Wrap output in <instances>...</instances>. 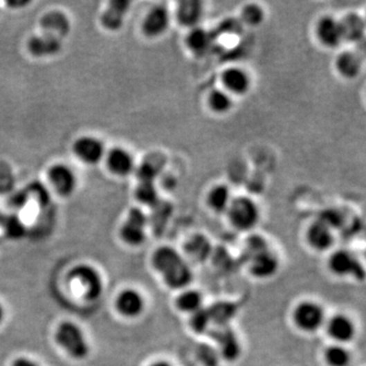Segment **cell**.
<instances>
[{"instance_id": "cell-29", "label": "cell", "mask_w": 366, "mask_h": 366, "mask_svg": "<svg viewBox=\"0 0 366 366\" xmlns=\"http://www.w3.org/2000/svg\"><path fill=\"white\" fill-rule=\"evenodd\" d=\"M336 66L340 75L346 79H353L360 73L361 60L359 56L353 52H344L338 57Z\"/></svg>"}, {"instance_id": "cell-15", "label": "cell", "mask_w": 366, "mask_h": 366, "mask_svg": "<svg viewBox=\"0 0 366 366\" xmlns=\"http://www.w3.org/2000/svg\"><path fill=\"white\" fill-rule=\"evenodd\" d=\"M170 24V16L165 6H155L147 15L143 24V31L150 38L165 33Z\"/></svg>"}, {"instance_id": "cell-35", "label": "cell", "mask_w": 366, "mask_h": 366, "mask_svg": "<svg viewBox=\"0 0 366 366\" xmlns=\"http://www.w3.org/2000/svg\"><path fill=\"white\" fill-rule=\"evenodd\" d=\"M190 328L198 335L209 332L210 328L213 326L209 311L205 307H201L196 313L190 315Z\"/></svg>"}, {"instance_id": "cell-3", "label": "cell", "mask_w": 366, "mask_h": 366, "mask_svg": "<svg viewBox=\"0 0 366 366\" xmlns=\"http://www.w3.org/2000/svg\"><path fill=\"white\" fill-rule=\"evenodd\" d=\"M56 343L75 359L88 356L89 345L83 331L71 322L60 324L55 333Z\"/></svg>"}, {"instance_id": "cell-31", "label": "cell", "mask_w": 366, "mask_h": 366, "mask_svg": "<svg viewBox=\"0 0 366 366\" xmlns=\"http://www.w3.org/2000/svg\"><path fill=\"white\" fill-rule=\"evenodd\" d=\"M0 227L8 238L14 240L23 238L27 231L23 221L15 214H8V215L2 214L0 218Z\"/></svg>"}, {"instance_id": "cell-37", "label": "cell", "mask_w": 366, "mask_h": 366, "mask_svg": "<svg viewBox=\"0 0 366 366\" xmlns=\"http://www.w3.org/2000/svg\"><path fill=\"white\" fill-rule=\"evenodd\" d=\"M318 220L333 231L343 226L344 217L341 212L338 211V210L331 209L322 212Z\"/></svg>"}, {"instance_id": "cell-17", "label": "cell", "mask_w": 366, "mask_h": 366, "mask_svg": "<svg viewBox=\"0 0 366 366\" xmlns=\"http://www.w3.org/2000/svg\"><path fill=\"white\" fill-rule=\"evenodd\" d=\"M28 48L36 57H51L62 51V40L51 35L42 33L30 39Z\"/></svg>"}, {"instance_id": "cell-39", "label": "cell", "mask_w": 366, "mask_h": 366, "mask_svg": "<svg viewBox=\"0 0 366 366\" xmlns=\"http://www.w3.org/2000/svg\"><path fill=\"white\" fill-rule=\"evenodd\" d=\"M29 190L35 196L40 205H47L49 203V194L46 188L42 184L33 183L29 186Z\"/></svg>"}, {"instance_id": "cell-21", "label": "cell", "mask_w": 366, "mask_h": 366, "mask_svg": "<svg viewBox=\"0 0 366 366\" xmlns=\"http://www.w3.org/2000/svg\"><path fill=\"white\" fill-rule=\"evenodd\" d=\"M222 82L227 93L244 95L250 86V80L248 73L237 67H231L223 73Z\"/></svg>"}, {"instance_id": "cell-4", "label": "cell", "mask_w": 366, "mask_h": 366, "mask_svg": "<svg viewBox=\"0 0 366 366\" xmlns=\"http://www.w3.org/2000/svg\"><path fill=\"white\" fill-rule=\"evenodd\" d=\"M324 311L320 303L313 300L301 301L292 313L296 328L303 333H315L324 324Z\"/></svg>"}, {"instance_id": "cell-9", "label": "cell", "mask_w": 366, "mask_h": 366, "mask_svg": "<svg viewBox=\"0 0 366 366\" xmlns=\"http://www.w3.org/2000/svg\"><path fill=\"white\" fill-rule=\"evenodd\" d=\"M213 339L215 340L220 358L233 363L238 359L241 353L239 341L235 333L227 327H216L213 331Z\"/></svg>"}, {"instance_id": "cell-16", "label": "cell", "mask_w": 366, "mask_h": 366, "mask_svg": "<svg viewBox=\"0 0 366 366\" xmlns=\"http://www.w3.org/2000/svg\"><path fill=\"white\" fill-rule=\"evenodd\" d=\"M318 40L324 46L333 48L343 42L340 21L331 17H324L318 21L316 27Z\"/></svg>"}, {"instance_id": "cell-40", "label": "cell", "mask_w": 366, "mask_h": 366, "mask_svg": "<svg viewBox=\"0 0 366 366\" xmlns=\"http://www.w3.org/2000/svg\"><path fill=\"white\" fill-rule=\"evenodd\" d=\"M28 199H29V194L27 192H17L10 200V205L14 209H21L27 205Z\"/></svg>"}, {"instance_id": "cell-41", "label": "cell", "mask_w": 366, "mask_h": 366, "mask_svg": "<svg viewBox=\"0 0 366 366\" xmlns=\"http://www.w3.org/2000/svg\"><path fill=\"white\" fill-rule=\"evenodd\" d=\"M12 366H38L36 363H34L31 359L28 358H19L15 361Z\"/></svg>"}, {"instance_id": "cell-6", "label": "cell", "mask_w": 366, "mask_h": 366, "mask_svg": "<svg viewBox=\"0 0 366 366\" xmlns=\"http://www.w3.org/2000/svg\"><path fill=\"white\" fill-rule=\"evenodd\" d=\"M329 268L338 277H353L356 280H363L365 271L359 259L349 250H339L333 251L329 257Z\"/></svg>"}, {"instance_id": "cell-14", "label": "cell", "mask_w": 366, "mask_h": 366, "mask_svg": "<svg viewBox=\"0 0 366 366\" xmlns=\"http://www.w3.org/2000/svg\"><path fill=\"white\" fill-rule=\"evenodd\" d=\"M49 179L58 194L64 196H71L77 187L75 172L69 167L62 164L51 167Z\"/></svg>"}, {"instance_id": "cell-36", "label": "cell", "mask_w": 366, "mask_h": 366, "mask_svg": "<svg viewBox=\"0 0 366 366\" xmlns=\"http://www.w3.org/2000/svg\"><path fill=\"white\" fill-rule=\"evenodd\" d=\"M265 19V12L261 6L257 4H248L242 8L241 19L244 24L248 26H259L263 23Z\"/></svg>"}, {"instance_id": "cell-38", "label": "cell", "mask_w": 366, "mask_h": 366, "mask_svg": "<svg viewBox=\"0 0 366 366\" xmlns=\"http://www.w3.org/2000/svg\"><path fill=\"white\" fill-rule=\"evenodd\" d=\"M199 357H200L201 363L205 366H217L220 355L218 351L214 348L209 347V346L203 345L199 352Z\"/></svg>"}, {"instance_id": "cell-20", "label": "cell", "mask_w": 366, "mask_h": 366, "mask_svg": "<svg viewBox=\"0 0 366 366\" xmlns=\"http://www.w3.org/2000/svg\"><path fill=\"white\" fill-rule=\"evenodd\" d=\"M129 2L125 0H113L102 16V25L109 31L120 29L125 21V15L129 10Z\"/></svg>"}, {"instance_id": "cell-1", "label": "cell", "mask_w": 366, "mask_h": 366, "mask_svg": "<svg viewBox=\"0 0 366 366\" xmlns=\"http://www.w3.org/2000/svg\"><path fill=\"white\" fill-rule=\"evenodd\" d=\"M152 265L170 289L181 291L188 288L194 280V273L187 261L171 246H161L154 251Z\"/></svg>"}, {"instance_id": "cell-5", "label": "cell", "mask_w": 366, "mask_h": 366, "mask_svg": "<svg viewBox=\"0 0 366 366\" xmlns=\"http://www.w3.org/2000/svg\"><path fill=\"white\" fill-rule=\"evenodd\" d=\"M69 279L81 286L86 300L94 301L100 298L104 285L101 275L96 268L84 264L75 266L69 273Z\"/></svg>"}, {"instance_id": "cell-27", "label": "cell", "mask_w": 366, "mask_h": 366, "mask_svg": "<svg viewBox=\"0 0 366 366\" xmlns=\"http://www.w3.org/2000/svg\"><path fill=\"white\" fill-rule=\"evenodd\" d=\"M185 41L190 51L194 53L203 54L211 48L213 37L207 30L196 27L190 30V33L186 36Z\"/></svg>"}, {"instance_id": "cell-30", "label": "cell", "mask_w": 366, "mask_h": 366, "mask_svg": "<svg viewBox=\"0 0 366 366\" xmlns=\"http://www.w3.org/2000/svg\"><path fill=\"white\" fill-rule=\"evenodd\" d=\"M231 201L232 198H231L230 190L225 185L215 186L210 190L208 194V205L216 213H225Z\"/></svg>"}, {"instance_id": "cell-10", "label": "cell", "mask_w": 366, "mask_h": 366, "mask_svg": "<svg viewBox=\"0 0 366 366\" xmlns=\"http://www.w3.org/2000/svg\"><path fill=\"white\" fill-rule=\"evenodd\" d=\"M327 333L336 344L349 343L356 333L354 322L349 316L336 315L327 322Z\"/></svg>"}, {"instance_id": "cell-42", "label": "cell", "mask_w": 366, "mask_h": 366, "mask_svg": "<svg viewBox=\"0 0 366 366\" xmlns=\"http://www.w3.org/2000/svg\"><path fill=\"white\" fill-rule=\"evenodd\" d=\"M150 366H172V365H171L170 363H168V361L159 360V361H156V363H154L153 365H151Z\"/></svg>"}, {"instance_id": "cell-8", "label": "cell", "mask_w": 366, "mask_h": 366, "mask_svg": "<svg viewBox=\"0 0 366 366\" xmlns=\"http://www.w3.org/2000/svg\"><path fill=\"white\" fill-rule=\"evenodd\" d=\"M250 274L255 278L268 279L277 274L279 270V259L270 248L253 253L246 259Z\"/></svg>"}, {"instance_id": "cell-13", "label": "cell", "mask_w": 366, "mask_h": 366, "mask_svg": "<svg viewBox=\"0 0 366 366\" xmlns=\"http://www.w3.org/2000/svg\"><path fill=\"white\" fill-rule=\"evenodd\" d=\"M184 253L194 263H205L213 255V246L207 236L194 234L184 244Z\"/></svg>"}, {"instance_id": "cell-11", "label": "cell", "mask_w": 366, "mask_h": 366, "mask_svg": "<svg viewBox=\"0 0 366 366\" xmlns=\"http://www.w3.org/2000/svg\"><path fill=\"white\" fill-rule=\"evenodd\" d=\"M73 151L79 159L86 164H97L105 154L103 143L98 138L84 136L73 145Z\"/></svg>"}, {"instance_id": "cell-26", "label": "cell", "mask_w": 366, "mask_h": 366, "mask_svg": "<svg viewBox=\"0 0 366 366\" xmlns=\"http://www.w3.org/2000/svg\"><path fill=\"white\" fill-rule=\"evenodd\" d=\"M208 311L214 326L227 327L237 313V307L232 302L219 301L215 304L211 305Z\"/></svg>"}, {"instance_id": "cell-18", "label": "cell", "mask_w": 366, "mask_h": 366, "mask_svg": "<svg viewBox=\"0 0 366 366\" xmlns=\"http://www.w3.org/2000/svg\"><path fill=\"white\" fill-rule=\"evenodd\" d=\"M333 233L329 227L316 220L307 228L306 241L313 250L326 251L332 248Z\"/></svg>"}, {"instance_id": "cell-2", "label": "cell", "mask_w": 366, "mask_h": 366, "mask_svg": "<svg viewBox=\"0 0 366 366\" xmlns=\"http://www.w3.org/2000/svg\"><path fill=\"white\" fill-rule=\"evenodd\" d=\"M226 213L231 225L237 230H250L259 223V208L257 203L248 196L232 199Z\"/></svg>"}, {"instance_id": "cell-44", "label": "cell", "mask_w": 366, "mask_h": 366, "mask_svg": "<svg viewBox=\"0 0 366 366\" xmlns=\"http://www.w3.org/2000/svg\"><path fill=\"white\" fill-rule=\"evenodd\" d=\"M4 318V309L3 307L1 306V304H0V324H1L2 320H3Z\"/></svg>"}, {"instance_id": "cell-33", "label": "cell", "mask_w": 366, "mask_h": 366, "mask_svg": "<svg viewBox=\"0 0 366 366\" xmlns=\"http://www.w3.org/2000/svg\"><path fill=\"white\" fill-rule=\"evenodd\" d=\"M208 104L216 113H226L232 108L233 101L226 91L215 89L210 93L208 97Z\"/></svg>"}, {"instance_id": "cell-7", "label": "cell", "mask_w": 366, "mask_h": 366, "mask_svg": "<svg viewBox=\"0 0 366 366\" xmlns=\"http://www.w3.org/2000/svg\"><path fill=\"white\" fill-rule=\"evenodd\" d=\"M148 224V216L142 210L134 208L129 211L127 221L121 227V238L129 246H142L146 240V228Z\"/></svg>"}, {"instance_id": "cell-23", "label": "cell", "mask_w": 366, "mask_h": 366, "mask_svg": "<svg viewBox=\"0 0 366 366\" xmlns=\"http://www.w3.org/2000/svg\"><path fill=\"white\" fill-rule=\"evenodd\" d=\"M107 163L110 170L118 176H127L136 169L133 156L123 149L116 148L108 154Z\"/></svg>"}, {"instance_id": "cell-24", "label": "cell", "mask_w": 366, "mask_h": 366, "mask_svg": "<svg viewBox=\"0 0 366 366\" xmlns=\"http://www.w3.org/2000/svg\"><path fill=\"white\" fill-rule=\"evenodd\" d=\"M203 295L200 291L186 288V289L181 290V293L177 295L175 300V306L181 313L192 315L203 307Z\"/></svg>"}, {"instance_id": "cell-19", "label": "cell", "mask_w": 366, "mask_h": 366, "mask_svg": "<svg viewBox=\"0 0 366 366\" xmlns=\"http://www.w3.org/2000/svg\"><path fill=\"white\" fill-rule=\"evenodd\" d=\"M42 33L51 35L56 38H66L71 32V23L68 17L62 12H51L41 19Z\"/></svg>"}, {"instance_id": "cell-34", "label": "cell", "mask_w": 366, "mask_h": 366, "mask_svg": "<svg viewBox=\"0 0 366 366\" xmlns=\"http://www.w3.org/2000/svg\"><path fill=\"white\" fill-rule=\"evenodd\" d=\"M136 200L147 207H155L159 203V194L154 183H140L136 190Z\"/></svg>"}, {"instance_id": "cell-32", "label": "cell", "mask_w": 366, "mask_h": 366, "mask_svg": "<svg viewBox=\"0 0 366 366\" xmlns=\"http://www.w3.org/2000/svg\"><path fill=\"white\" fill-rule=\"evenodd\" d=\"M324 361L329 366H348L351 363L349 350L341 344H333L324 350Z\"/></svg>"}, {"instance_id": "cell-25", "label": "cell", "mask_w": 366, "mask_h": 366, "mask_svg": "<svg viewBox=\"0 0 366 366\" xmlns=\"http://www.w3.org/2000/svg\"><path fill=\"white\" fill-rule=\"evenodd\" d=\"M340 21L344 41L357 42L365 35V25L363 17L357 14L347 15Z\"/></svg>"}, {"instance_id": "cell-45", "label": "cell", "mask_w": 366, "mask_h": 366, "mask_svg": "<svg viewBox=\"0 0 366 366\" xmlns=\"http://www.w3.org/2000/svg\"><path fill=\"white\" fill-rule=\"evenodd\" d=\"M1 215H2V214H1V213H0V218H1Z\"/></svg>"}, {"instance_id": "cell-43", "label": "cell", "mask_w": 366, "mask_h": 366, "mask_svg": "<svg viewBox=\"0 0 366 366\" xmlns=\"http://www.w3.org/2000/svg\"><path fill=\"white\" fill-rule=\"evenodd\" d=\"M26 4H27V2H24V1L10 2V6H26Z\"/></svg>"}, {"instance_id": "cell-22", "label": "cell", "mask_w": 366, "mask_h": 366, "mask_svg": "<svg viewBox=\"0 0 366 366\" xmlns=\"http://www.w3.org/2000/svg\"><path fill=\"white\" fill-rule=\"evenodd\" d=\"M201 16H203V6L198 0H183L177 6V21L181 26L188 28L198 27Z\"/></svg>"}, {"instance_id": "cell-28", "label": "cell", "mask_w": 366, "mask_h": 366, "mask_svg": "<svg viewBox=\"0 0 366 366\" xmlns=\"http://www.w3.org/2000/svg\"><path fill=\"white\" fill-rule=\"evenodd\" d=\"M163 168V159L160 155H151L136 168V176L140 183H155L160 171Z\"/></svg>"}, {"instance_id": "cell-12", "label": "cell", "mask_w": 366, "mask_h": 366, "mask_svg": "<svg viewBox=\"0 0 366 366\" xmlns=\"http://www.w3.org/2000/svg\"><path fill=\"white\" fill-rule=\"evenodd\" d=\"M144 298L134 289H125L120 292L116 300L117 311L125 318H138L144 313Z\"/></svg>"}]
</instances>
